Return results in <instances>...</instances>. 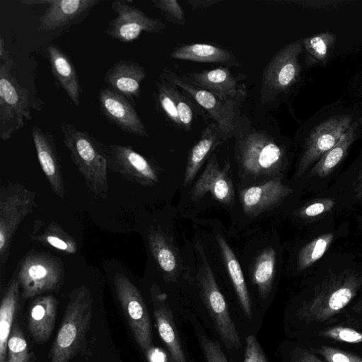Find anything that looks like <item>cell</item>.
<instances>
[{"label":"cell","instance_id":"obj_1","mask_svg":"<svg viewBox=\"0 0 362 362\" xmlns=\"http://www.w3.org/2000/svg\"><path fill=\"white\" fill-rule=\"evenodd\" d=\"M270 124L238 114L235 122V156L243 175L278 177L286 163V150Z\"/></svg>","mask_w":362,"mask_h":362},{"label":"cell","instance_id":"obj_2","mask_svg":"<svg viewBox=\"0 0 362 362\" xmlns=\"http://www.w3.org/2000/svg\"><path fill=\"white\" fill-rule=\"evenodd\" d=\"M59 127L63 142L87 187L95 197L105 198L109 189L105 144L71 123L62 122Z\"/></svg>","mask_w":362,"mask_h":362},{"label":"cell","instance_id":"obj_3","mask_svg":"<svg viewBox=\"0 0 362 362\" xmlns=\"http://www.w3.org/2000/svg\"><path fill=\"white\" fill-rule=\"evenodd\" d=\"M89 289L76 288L69 295L64 318L50 350V362H69L85 345L92 318Z\"/></svg>","mask_w":362,"mask_h":362},{"label":"cell","instance_id":"obj_4","mask_svg":"<svg viewBox=\"0 0 362 362\" xmlns=\"http://www.w3.org/2000/svg\"><path fill=\"white\" fill-rule=\"evenodd\" d=\"M361 284V276L351 269L327 276L298 309V318L306 322L327 320L351 301Z\"/></svg>","mask_w":362,"mask_h":362},{"label":"cell","instance_id":"obj_5","mask_svg":"<svg viewBox=\"0 0 362 362\" xmlns=\"http://www.w3.org/2000/svg\"><path fill=\"white\" fill-rule=\"evenodd\" d=\"M302 51V40H297L282 47L270 59L261 81L260 100L263 105L280 101L298 82L302 68L298 57Z\"/></svg>","mask_w":362,"mask_h":362},{"label":"cell","instance_id":"obj_6","mask_svg":"<svg viewBox=\"0 0 362 362\" xmlns=\"http://www.w3.org/2000/svg\"><path fill=\"white\" fill-rule=\"evenodd\" d=\"M13 60H0V139H9L13 134L30 119L28 90L22 86L13 74Z\"/></svg>","mask_w":362,"mask_h":362},{"label":"cell","instance_id":"obj_7","mask_svg":"<svg viewBox=\"0 0 362 362\" xmlns=\"http://www.w3.org/2000/svg\"><path fill=\"white\" fill-rule=\"evenodd\" d=\"M197 248L199 256L197 279L201 298L226 346L231 349L238 348L240 337L224 296L218 288L202 245L199 243Z\"/></svg>","mask_w":362,"mask_h":362},{"label":"cell","instance_id":"obj_8","mask_svg":"<svg viewBox=\"0 0 362 362\" xmlns=\"http://www.w3.org/2000/svg\"><path fill=\"white\" fill-rule=\"evenodd\" d=\"M16 271L22 296L25 298L57 291L64 281L62 261L58 257L45 252L28 253Z\"/></svg>","mask_w":362,"mask_h":362},{"label":"cell","instance_id":"obj_9","mask_svg":"<svg viewBox=\"0 0 362 362\" xmlns=\"http://www.w3.org/2000/svg\"><path fill=\"white\" fill-rule=\"evenodd\" d=\"M37 194L20 183L0 188V264L7 263L13 238L19 225L33 211Z\"/></svg>","mask_w":362,"mask_h":362},{"label":"cell","instance_id":"obj_10","mask_svg":"<svg viewBox=\"0 0 362 362\" xmlns=\"http://www.w3.org/2000/svg\"><path fill=\"white\" fill-rule=\"evenodd\" d=\"M160 76L172 82L185 91L205 111L228 139L233 137L235 122L240 104L222 100L211 92L206 90L189 78L185 74H179L164 68Z\"/></svg>","mask_w":362,"mask_h":362},{"label":"cell","instance_id":"obj_11","mask_svg":"<svg viewBox=\"0 0 362 362\" xmlns=\"http://www.w3.org/2000/svg\"><path fill=\"white\" fill-rule=\"evenodd\" d=\"M113 283L117 297L134 337L146 355L151 349L152 332L144 298L137 287L126 275L117 273L113 278Z\"/></svg>","mask_w":362,"mask_h":362},{"label":"cell","instance_id":"obj_12","mask_svg":"<svg viewBox=\"0 0 362 362\" xmlns=\"http://www.w3.org/2000/svg\"><path fill=\"white\" fill-rule=\"evenodd\" d=\"M111 8L117 16L109 22L105 33L116 40L131 42L143 32L159 33L166 28V25L160 19L147 16L143 11L125 1H115L112 2Z\"/></svg>","mask_w":362,"mask_h":362},{"label":"cell","instance_id":"obj_13","mask_svg":"<svg viewBox=\"0 0 362 362\" xmlns=\"http://www.w3.org/2000/svg\"><path fill=\"white\" fill-rule=\"evenodd\" d=\"M349 115L332 117L315 127L306 140L296 174L301 177L315 161L333 148L352 125Z\"/></svg>","mask_w":362,"mask_h":362},{"label":"cell","instance_id":"obj_14","mask_svg":"<svg viewBox=\"0 0 362 362\" xmlns=\"http://www.w3.org/2000/svg\"><path fill=\"white\" fill-rule=\"evenodd\" d=\"M108 169L140 185L153 186L158 182L153 165L129 146L105 145Z\"/></svg>","mask_w":362,"mask_h":362},{"label":"cell","instance_id":"obj_15","mask_svg":"<svg viewBox=\"0 0 362 362\" xmlns=\"http://www.w3.org/2000/svg\"><path fill=\"white\" fill-rule=\"evenodd\" d=\"M230 163L226 160L221 167L216 154H212L198 180L192 187L190 195L194 201L210 193L217 202L230 205L234 198V188L230 176Z\"/></svg>","mask_w":362,"mask_h":362},{"label":"cell","instance_id":"obj_16","mask_svg":"<svg viewBox=\"0 0 362 362\" xmlns=\"http://www.w3.org/2000/svg\"><path fill=\"white\" fill-rule=\"evenodd\" d=\"M98 100L100 112L109 122L126 133L148 137L144 122L127 98L103 88L99 90Z\"/></svg>","mask_w":362,"mask_h":362},{"label":"cell","instance_id":"obj_17","mask_svg":"<svg viewBox=\"0 0 362 362\" xmlns=\"http://www.w3.org/2000/svg\"><path fill=\"white\" fill-rule=\"evenodd\" d=\"M31 134L38 161L51 189L64 199L66 194L64 177L53 135L37 125L32 127Z\"/></svg>","mask_w":362,"mask_h":362},{"label":"cell","instance_id":"obj_18","mask_svg":"<svg viewBox=\"0 0 362 362\" xmlns=\"http://www.w3.org/2000/svg\"><path fill=\"white\" fill-rule=\"evenodd\" d=\"M292 192L279 177H274L243 189L239 197L244 213L254 218L276 206Z\"/></svg>","mask_w":362,"mask_h":362},{"label":"cell","instance_id":"obj_19","mask_svg":"<svg viewBox=\"0 0 362 362\" xmlns=\"http://www.w3.org/2000/svg\"><path fill=\"white\" fill-rule=\"evenodd\" d=\"M100 0H49L40 17L39 29L49 32L76 24L85 18Z\"/></svg>","mask_w":362,"mask_h":362},{"label":"cell","instance_id":"obj_20","mask_svg":"<svg viewBox=\"0 0 362 362\" xmlns=\"http://www.w3.org/2000/svg\"><path fill=\"white\" fill-rule=\"evenodd\" d=\"M185 75L194 83L222 100L240 104L246 97L245 86L238 82L228 67L219 66L200 72H188Z\"/></svg>","mask_w":362,"mask_h":362},{"label":"cell","instance_id":"obj_21","mask_svg":"<svg viewBox=\"0 0 362 362\" xmlns=\"http://www.w3.org/2000/svg\"><path fill=\"white\" fill-rule=\"evenodd\" d=\"M150 293L158 331L168 349L171 358L175 362H187L167 295L155 283L152 284Z\"/></svg>","mask_w":362,"mask_h":362},{"label":"cell","instance_id":"obj_22","mask_svg":"<svg viewBox=\"0 0 362 362\" xmlns=\"http://www.w3.org/2000/svg\"><path fill=\"white\" fill-rule=\"evenodd\" d=\"M148 243L165 281H177L182 270V264L172 237L160 228H153L148 234Z\"/></svg>","mask_w":362,"mask_h":362},{"label":"cell","instance_id":"obj_23","mask_svg":"<svg viewBox=\"0 0 362 362\" xmlns=\"http://www.w3.org/2000/svg\"><path fill=\"white\" fill-rule=\"evenodd\" d=\"M147 74L144 68L132 60H120L111 66L104 76L107 88L129 100L139 98L141 86Z\"/></svg>","mask_w":362,"mask_h":362},{"label":"cell","instance_id":"obj_24","mask_svg":"<svg viewBox=\"0 0 362 362\" xmlns=\"http://www.w3.org/2000/svg\"><path fill=\"white\" fill-rule=\"evenodd\" d=\"M229 139L214 121L204 127L198 141L189 151L183 185L188 186L195 178L201 167L214 151Z\"/></svg>","mask_w":362,"mask_h":362},{"label":"cell","instance_id":"obj_25","mask_svg":"<svg viewBox=\"0 0 362 362\" xmlns=\"http://www.w3.org/2000/svg\"><path fill=\"white\" fill-rule=\"evenodd\" d=\"M170 56L175 59L221 64L226 67H239L241 65L230 50L206 43L177 45L172 49Z\"/></svg>","mask_w":362,"mask_h":362},{"label":"cell","instance_id":"obj_26","mask_svg":"<svg viewBox=\"0 0 362 362\" xmlns=\"http://www.w3.org/2000/svg\"><path fill=\"white\" fill-rule=\"evenodd\" d=\"M57 300L52 295L41 296L31 303L28 315V329L39 344L47 341L54 328L57 314Z\"/></svg>","mask_w":362,"mask_h":362},{"label":"cell","instance_id":"obj_27","mask_svg":"<svg viewBox=\"0 0 362 362\" xmlns=\"http://www.w3.org/2000/svg\"><path fill=\"white\" fill-rule=\"evenodd\" d=\"M47 53L52 71L57 84L71 103L78 107L81 88L74 66L69 57L54 45L47 47Z\"/></svg>","mask_w":362,"mask_h":362},{"label":"cell","instance_id":"obj_28","mask_svg":"<svg viewBox=\"0 0 362 362\" xmlns=\"http://www.w3.org/2000/svg\"><path fill=\"white\" fill-rule=\"evenodd\" d=\"M216 238L241 308L245 316L251 319L252 316L251 301L240 263L225 238L220 234H218Z\"/></svg>","mask_w":362,"mask_h":362},{"label":"cell","instance_id":"obj_29","mask_svg":"<svg viewBox=\"0 0 362 362\" xmlns=\"http://www.w3.org/2000/svg\"><path fill=\"white\" fill-rule=\"evenodd\" d=\"M20 284L15 274L10 280L0 305V362H6L7 344L18 308Z\"/></svg>","mask_w":362,"mask_h":362},{"label":"cell","instance_id":"obj_30","mask_svg":"<svg viewBox=\"0 0 362 362\" xmlns=\"http://www.w3.org/2000/svg\"><path fill=\"white\" fill-rule=\"evenodd\" d=\"M31 239L66 254H74L78 249L75 240L53 221L45 227L42 226L40 221H36Z\"/></svg>","mask_w":362,"mask_h":362},{"label":"cell","instance_id":"obj_31","mask_svg":"<svg viewBox=\"0 0 362 362\" xmlns=\"http://www.w3.org/2000/svg\"><path fill=\"white\" fill-rule=\"evenodd\" d=\"M276 254L272 247L262 250L254 261L252 281L262 299H266L272 288L276 272Z\"/></svg>","mask_w":362,"mask_h":362},{"label":"cell","instance_id":"obj_32","mask_svg":"<svg viewBox=\"0 0 362 362\" xmlns=\"http://www.w3.org/2000/svg\"><path fill=\"white\" fill-rule=\"evenodd\" d=\"M356 124L351 126L339 142L327 152L312 168L310 175L324 177L329 175L345 157L356 139Z\"/></svg>","mask_w":362,"mask_h":362},{"label":"cell","instance_id":"obj_33","mask_svg":"<svg viewBox=\"0 0 362 362\" xmlns=\"http://www.w3.org/2000/svg\"><path fill=\"white\" fill-rule=\"evenodd\" d=\"M335 42V35L329 32L303 39V49L305 50V60L307 65L325 63L334 47Z\"/></svg>","mask_w":362,"mask_h":362},{"label":"cell","instance_id":"obj_34","mask_svg":"<svg viewBox=\"0 0 362 362\" xmlns=\"http://www.w3.org/2000/svg\"><path fill=\"white\" fill-rule=\"evenodd\" d=\"M153 95L156 105L162 115L173 126L182 129L177 109L170 90L168 81L160 76L156 83Z\"/></svg>","mask_w":362,"mask_h":362},{"label":"cell","instance_id":"obj_35","mask_svg":"<svg viewBox=\"0 0 362 362\" xmlns=\"http://www.w3.org/2000/svg\"><path fill=\"white\" fill-rule=\"evenodd\" d=\"M333 238V233H325L304 245L298 256V269L300 271L306 269L319 260L329 247Z\"/></svg>","mask_w":362,"mask_h":362},{"label":"cell","instance_id":"obj_36","mask_svg":"<svg viewBox=\"0 0 362 362\" xmlns=\"http://www.w3.org/2000/svg\"><path fill=\"white\" fill-rule=\"evenodd\" d=\"M168 81L170 90L176 104L182 129L189 132L192 129L194 116L197 112L195 106H198V105L188 93L172 82Z\"/></svg>","mask_w":362,"mask_h":362},{"label":"cell","instance_id":"obj_37","mask_svg":"<svg viewBox=\"0 0 362 362\" xmlns=\"http://www.w3.org/2000/svg\"><path fill=\"white\" fill-rule=\"evenodd\" d=\"M30 358L25 336L17 323H14L7 344L6 362H29Z\"/></svg>","mask_w":362,"mask_h":362},{"label":"cell","instance_id":"obj_38","mask_svg":"<svg viewBox=\"0 0 362 362\" xmlns=\"http://www.w3.org/2000/svg\"><path fill=\"white\" fill-rule=\"evenodd\" d=\"M152 4L170 23L183 25L186 23L185 13L176 0H153Z\"/></svg>","mask_w":362,"mask_h":362},{"label":"cell","instance_id":"obj_39","mask_svg":"<svg viewBox=\"0 0 362 362\" xmlns=\"http://www.w3.org/2000/svg\"><path fill=\"white\" fill-rule=\"evenodd\" d=\"M321 335L334 340L358 344L362 342V333L350 327L337 326L325 329Z\"/></svg>","mask_w":362,"mask_h":362},{"label":"cell","instance_id":"obj_40","mask_svg":"<svg viewBox=\"0 0 362 362\" xmlns=\"http://www.w3.org/2000/svg\"><path fill=\"white\" fill-rule=\"evenodd\" d=\"M334 204V201L332 199H320L303 206L300 210L299 214L302 217L314 218L329 211Z\"/></svg>","mask_w":362,"mask_h":362},{"label":"cell","instance_id":"obj_41","mask_svg":"<svg viewBox=\"0 0 362 362\" xmlns=\"http://www.w3.org/2000/svg\"><path fill=\"white\" fill-rule=\"evenodd\" d=\"M317 352L328 362H362V358L358 356L327 346H320Z\"/></svg>","mask_w":362,"mask_h":362},{"label":"cell","instance_id":"obj_42","mask_svg":"<svg viewBox=\"0 0 362 362\" xmlns=\"http://www.w3.org/2000/svg\"><path fill=\"white\" fill-rule=\"evenodd\" d=\"M201 344L207 362H228L217 341L203 336L201 338Z\"/></svg>","mask_w":362,"mask_h":362},{"label":"cell","instance_id":"obj_43","mask_svg":"<svg viewBox=\"0 0 362 362\" xmlns=\"http://www.w3.org/2000/svg\"><path fill=\"white\" fill-rule=\"evenodd\" d=\"M244 362H267L257 339L253 335L246 337Z\"/></svg>","mask_w":362,"mask_h":362},{"label":"cell","instance_id":"obj_44","mask_svg":"<svg viewBox=\"0 0 362 362\" xmlns=\"http://www.w3.org/2000/svg\"><path fill=\"white\" fill-rule=\"evenodd\" d=\"M291 362H323L307 349H297L291 356Z\"/></svg>","mask_w":362,"mask_h":362},{"label":"cell","instance_id":"obj_45","mask_svg":"<svg viewBox=\"0 0 362 362\" xmlns=\"http://www.w3.org/2000/svg\"><path fill=\"white\" fill-rule=\"evenodd\" d=\"M220 0H188L187 2L194 10L204 9L221 2Z\"/></svg>","mask_w":362,"mask_h":362},{"label":"cell","instance_id":"obj_46","mask_svg":"<svg viewBox=\"0 0 362 362\" xmlns=\"http://www.w3.org/2000/svg\"><path fill=\"white\" fill-rule=\"evenodd\" d=\"M150 362H166L165 354L157 349H151L146 354Z\"/></svg>","mask_w":362,"mask_h":362},{"label":"cell","instance_id":"obj_47","mask_svg":"<svg viewBox=\"0 0 362 362\" xmlns=\"http://www.w3.org/2000/svg\"><path fill=\"white\" fill-rule=\"evenodd\" d=\"M355 196L357 199L362 198V173L359 176L358 183L355 188Z\"/></svg>","mask_w":362,"mask_h":362},{"label":"cell","instance_id":"obj_48","mask_svg":"<svg viewBox=\"0 0 362 362\" xmlns=\"http://www.w3.org/2000/svg\"><path fill=\"white\" fill-rule=\"evenodd\" d=\"M171 362H175V361H173V359H171Z\"/></svg>","mask_w":362,"mask_h":362}]
</instances>
